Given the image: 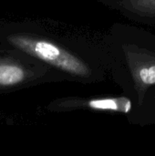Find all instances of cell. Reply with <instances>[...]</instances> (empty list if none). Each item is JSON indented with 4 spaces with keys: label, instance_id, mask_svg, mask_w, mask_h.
<instances>
[{
    "label": "cell",
    "instance_id": "6da1fadb",
    "mask_svg": "<svg viewBox=\"0 0 155 156\" xmlns=\"http://www.w3.org/2000/svg\"><path fill=\"white\" fill-rule=\"evenodd\" d=\"M0 44L15 48L69 75L88 77L90 68L70 53L37 23L26 20H0Z\"/></svg>",
    "mask_w": 155,
    "mask_h": 156
},
{
    "label": "cell",
    "instance_id": "7a4b0ae2",
    "mask_svg": "<svg viewBox=\"0 0 155 156\" xmlns=\"http://www.w3.org/2000/svg\"><path fill=\"white\" fill-rule=\"evenodd\" d=\"M49 69L23 51L0 44V95L49 80Z\"/></svg>",
    "mask_w": 155,
    "mask_h": 156
},
{
    "label": "cell",
    "instance_id": "3957f363",
    "mask_svg": "<svg viewBox=\"0 0 155 156\" xmlns=\"http://www.w3.org/2000/svg\"><path fill=\"white\" fill-rule=\"evenodd\" d=\"M54 108H67L70 106L82 107L85 109H90L97 112H122L128 113L132 111V101L124 97L121 98H101V99H91L88 101H56L51 104Z\"/></svg>",
    "mask_w": 155,
    "mask_h": 156
},
{
    "label": "cell",
    "instance_id": "277c9868",
    "mask_svg": "<svg viewBox=\"0 0 155 156\" xmlns=\"http://www.w3.org/2000/svg\"><path fill=\"white\" fill-rule=\"evenodd\" d=\"M126 11L141 17H155V0H122Z\"/></svg>",
    "mask_w": 155,
    "mask_h": 156
},
{
    "label": "cell",
    "instance_id": "5b68a950",
    "mask_svg": "<svg viewBox=\"0 0 155 156\" xmlns=\"http://www.w3.org/2000/svg\"><path fill=\"white\" fill-rule=\"evenodd\" d=\"M135 79L145 87L155 85V63L140 67L135 72Z\"/></svg>",
    "mask_w": 155,
    "mask_h": 156
}]
</instances>
